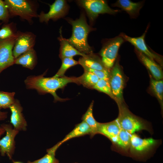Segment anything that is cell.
I'll use <instances>...</instances> for the list:
<instances>
[{"label": "cell", "instance_id": "obj_1", "mask_svg": "<svg viewBox=\"0 0 163 163\" xmlns=\"http://www.w3.org/2000/svg\"><path fill=\"white\" fill-rule=\"evenodd\" d=\"M78 84L77 77L66 76L45 77L43 75L28 77L25 83L28 89H35L40 93H49L53 97L55 101H63L67 100L59 97L56 94L57 90L64 88L70 83Z\"/></svg>", "mask_w": 163, "mask_h": 163}, {"label": "cell", "instance_id": "obj_2", "mask_svg": "<svg viewBox=\"0 0 163 163\" xmlns=\"http://www.w3.org/2000/svg\"><path fill=\"white\" fill-rule=\"evenodd\" d=\"M65 19L72 27V36L67 39L69 43L83 54L93 53L92 48L88 43V37L89 34L96 28L88 24L84 12H82L79 18L75 20L70 18Z\"/></svg>", "mask_w": 163, "mask_h": 163}, {"label": "cell", "instance_id": "obj_3", "mask_svg": "<svg viewBox=\"0 0 163 163\" xmlns=\"http://www.w3.org/2000/svg\"><path fill=\"white\" fill-rule=\"evenodd\" d=\"M119 114L116 119L121 129L131 135L137 131L148 130L147 125L132 113L125 106L118 104Z\"/></svg>", "mask_w": 163, "mask_h": 163}, {"label": "cell", "instance_id": "obj_4", "mask_svg": "<svg viewBox=\"0 0 163 163\" xmlns=\"http://www.w3.org/2000/svg\"><path fill=\"white\" fill-rule=\"evenodd\" d=\"M10 17L18 16L30 24L32 19L38 17L35 6L30 1L26 0H5Z\"/></svg>", "mask_w": 163, "mask_h": 163}, {"label": "cell", "instance_id": "obj_5", "mask_svg": "<svg viewBox=\"0 0 163 163\" xmlns=\"http://www.w3.org/2000/svg\"><path fill=\"white\" fill-rule=\"evenodd\" d=\"M76 2L79 6L85 11L91 24H93L100 14H114L120 11L111 8L104 0H79Z\"/></svg>", "mask_w": 163, "mask_h": 163}, {"label": "cell", "instance_id": "obj_6", "mask_svg": "<svg viewBox=\"0 0 163 163\" xmlns=\"http://www.w3.org/2000/svg\"><path fill=\"white\" fill-rule=\"evenodd\" d=\"M158 142L152 138L143 139L135 133L132 134L129 149L131 156L137 159H143Z\"/></svg>", "mask_w": 163, "mask_h": 163}, {"label": "cell", "instance_id": "obj_7", "mask_svg": "<svg viewBox=\"0 0 163 163\" xmlns=\"http://www.w3.org/2000/svg\"><path fill=\"white\" fill-rule=\"evenodd\" d=\"M124 41L119 36L108 40L103 45L100 52V55L103 65L108 70L113 67L119 48Z\"/></svg>", "mask_w": 163, "mask_h": 163}, {"label": "cell", "instance_id": "obj_8", "mask_svg": "<svg viewBox=\"0 0 163 163\" xmlns=\"http://www.w3.org/2000/svg\"><path fill=\"white\" fill-rule=\"evenodd\" d=\"M19 32L18 31L9 38L0 40V73L14 64L15 59L13 55V49Z\"/></svg>", "mask_w": 163, "mask_h": 163}, {"label": "cell", "instance_id": "obj_9", "mask_svg": "<svg viewBox=\"0 0 163 163\" xmlns=\"http://www.w3.org/2000/svg\"><path fill=\"white\" fill-rule=\"evenodd\" d=\"M49 5L50 10L47 13L42 11L38 15L40 22L47 24L50 19L56 21L63 18L67 14L69 8L67 2L64 0H56Z\"/></svg>", "mask_w": 163, "mask_h": 163}, {"label": "cell", "instance_id": "obj_10", "mask_svg": "<svg viewBox=\"0 0 163 163\" xmlns=\"http://www.w3.org/2000/svg\"><path fill=\"white\" fill-rule=\"evenodd\" d=\"M109 82L112 93L118 104L123 101V77L120 66L116 63L110 73Z\"/></svg>", "mask_w": 163, "mask_h": 163}, {"label": "cell", "instance_id": "obj_11", "mask_svg": "<svg viewBox=\"0 0 163 163\" xmlns=\"http://www.w3.org/2000/svg\"><path fill=\"white\" fill-rule=\"evenodd\" d=\"M1 126L6 132L5 136L0 140V152L2 156L7 155L11 159L15 149V138L19 131L9 124H3Z\"/></svg>", "mask_w": 163, "mask_h": 163}, {"label": "cell", "instance_id": "obj_12", "mask_svg": "<svg viewBox=\"0 0 163 163\" xmlns=\"http://www.w3.org/2000/svg\"><path fill=\"white\" fill-rule=\"evenodd\" d=\"M36 38V35L32 32H19L13 49V55L15 59L33 48L35 43Z\"/></svg>", "mask_w": 163, "mask_h": 163}, {"label": "cell", "instance_id": "obj_13", "mask_svg": "<svg viewBox=\"0 0 163 163\" xmlns=\"http://www.w3.org/2000/svg\"><path fill=\"white\" fill-rule=\"evenodd\" d=\"M148 29L147 27L144 33L140 37H133L126 35L123 33H121L119 36L121 37L124 40L128 41L133 45L136 49L141 52L152 59L162 64V59L161 57L154 52L151 51L146 45L145 38Z\"/></svg>", "mask_w": 163, "mask_h": 163}, {"label": "cell", "instance_id": "obj_14", "mask_svg": "<svg viewBox=\"0 0 163 163\" xmlns=\"http://www.w3.org/2000/svg\"><path fill=\"white\" fill-rule=\"evenodd\" d=\"M9 108L11 112L10 123L14 128L19 131H26L27 123L22 113V107L18 101L15 100Z\"/></svg>", "mask_w": 163, "mask_h": 163}, {"label": "cell", "instance_id": "obj_15", "mask_svg": "<svg viewBox=\"0 0 163 163\" xmlns=\"http://www.w3.org/2000/svg\"><path fill=\"white\" fill-rule=\"evenodd\" d=\"M121 128L117 119L106 123H100L97 134H102L115 144Z\"/></svg>", "mask_w": 163, "mask_h": 163}, {"label": "cell", "instance_id": "obj_16", "mask_svg": "<svg viewBox=\"0 0 163 163\" xmlns=\"http://www.w3.org/2000/svg\"><path fill=\"white\" fill-rule=\"evenodd\" d=\"M91 131L89 127L86 123L82 121L80 123L76 125L72 131L67 134L62 140L53 146L52 148L56 151L62 144L70 139L87 135H89L91 137Z\"/></svg>", "mask_w": 163, "mask_h": 163}, {"label": "cell", "instance_id": "obj_17", "mask_svg": "<svg viewBox=\"0 0 163 163\" xmlns=\"http://www.w3.org/2000/svg\"><path fill=\"white\" fill-rule=\"evenodd\" d=\"M59 32L60 35L58 39L60 45L59 56L61 59L65 58H73L76 55L83 56L85 55L79 52L69 43L66 39L63 37L62 27L59 29Z\"/></svg>", "mask_w": 163, "mask_h": 163}, {"label": "cell", "instance_id": "obj_18", "mask_svg": "<svg viewBox=\"0 0 163 163\" xmlns=\"http://www.w3.org/2000/svg\"><path fill=\"white\" fill-rule=\"evenodd\" d=\"M82 56L78 62L83 68L101 70H108L104 67L101 59L93 53Z\"/></svg>", "mask_w": 163, "mask_h": 163}, {"label": "cell", "instance_id": "obj_19", "mask_svg": "<svg viewBox=\"0 0 163 163\" xmlns=\"http://www.w3.org/2000/svg\"><path fill=\"white\" fill-rule=\"evenodd\" d=\"M140 60L149 70L155 79L161 80L163 77V72L161 67L154 60L136 49Z\"/></svg>", "mask_w": 163, "mask_h": 163}, {"label": "cell", "instance_id": "obj_20", "mask_svg": "<svg viewBox=\"0 0 163 163\" xmlns=\"http://www.w3.org/2000/svg\"><path fill=\"white\" fill-rule=\"evenodd\" d=\"M143 4L142 2H134L129 0H118L113 5L120 8L129 14L131 18H135L139 14Z\"/></svg>", "mask_w": 163, "mask_h": 163}, {"label": "cell", "instance_id": "obj_21", "mask_svg": "<svg viewBox=\"0 0 163 163\" xmlns=\"http://www.w3.org/2000/svg\"><path fill=\"white\" fill-rule=\"evenodd\" d=\"M36 62V53L34 48H32L16 58L14 64L20 65L32 69L35 67Z\"/></svg>", "mask_w": 163, "mask_h": 163}, {"label": "cell", "instance_id": "obj_22", "mask_svg": "<svg viewBox=\"0 0 163 163\" xmlns=\"http://www.w3.org/2000/svg\"><path fill=\"white\" fill-rule=\"evenodd\" d=\"M94 102L92 101L87 111L83 115L82 120L86 123L90 128L92 134L91 138L97 134L100 123L94 119L93 114Z\"/></svg>", "mask_w": 163, "mask_h": 163}, {"label": "cell", "instance_id": "obj_23", "mask_svg": "<svg viewBox=\"0 0 163 163\" xmlns=\"http://www.w3.org/2000/svg\"><path fill=\"white\" fill-rule=\"evenodd\" d=\"M84 71L81 76L77 77L78 84H82L88 88H92L99 79L92 72L86 70Z\"/></svg>", "mask_w": 163, "mask_h": 163}, {"label": "cell", "instance_id": "obj_24", "mask_svg": "<svg viewBox=\"0 0 163 163\" xmlns=\"http://www.w3.org/2000/svg\"><path fill=\"white\" fill-rule=\"evenodd\" d=\"M131 135L126 131L121 129L115 144L123 151L127 152L130 148Z\"/></svg>", "mask_w": 163, "mask_h": 163}, {"label": "cell", "instance_id": "obj_25", "mask_svg": "<svg viewBox=\"0 0 163 163\" xmlns=\"http://www.w3.org/2000/svg\"><path fill=\"white\" fill-rule=\"evenodd\" d=\"M61 66L56 73L53 76L55 77L64 76L66 71L70 67L79 64L78 61L74 59L73 58H65L61 59Z\"/></svg>", "mask_w": 163, "mask_h": 163}, {"label": "cell", "instance_id": "obj_26", "mask_svg": "<svg viewBox=\"0 0 163 163\" xmlns=\"http://www.w3.org/2000/svg\"><path fill=\"white\" fill-rule=\"evenodd\" d=\"M150 86L157 97L162 103L163 99V81L162 80H157L151 75Z\"/></svg>", "mask_w": 163, "mask_h": 163}, {"label": "cell", "instance_id": "obj_27", "mask_svg": "<svg viewBox=\"0 0 163 163\" xmlns=\"http://www.w3.org/2000/svg\"><path fill=\"white\" fill-rule=\"evenodd\" d=\"M92 88L103 92L116 100V98L112 94L109 80L99 79Z\"/></svg>", "mask_w": 163, "mask_h": 163}, {"label": "cell", "instance_id": "obj_28", "mask_svg": "<svg viewBox=\"0 0 163 163\" xmlns=\"http://www.w3.org/2000/svg\"><path fill=\"white\" fill-rule=\"evenodd\" d=\"M14 94V92H0V108H9L15 101Z\"/></svg>", "mask_w": 163, "mask_h": 163}, {"label": "cell", "instance_id": "obj_29", "mask_svg": "<svg viewBox=\"0 0 163 163\" xmlns=\"http://www.w3.org/2000/svg\"><path fill=\"white\" fill-rule=\"evenodd\" d=\"M47 154L42 158L28 163H59V161L55 157L56 152L47 150Z\"/></svg>", "mask_w": 163, "mask_h": 163}, {"label": "cell", "instance_id": "obj_30", "mask_svg": "<svg viewBox=\"0 0 163 163\" xmlns=\"http://www.w3.org/2000/svg\"><path fill=\"white\" fill-rule=\"evenodd\" d=\"M16 33H14L11 24L5 25L0 30V40H4L9 38Z\"/></svg>", "mask_w": 163, "mask_h": 163}, {"label": "cell", "instance_id": "obj_31", "mask_svg": "<svg viewBox=\"0 0 163 163\" xmlns=\"http://www.w3.org/2000/svg\"><path fill=\"white\" fill-rule=\"evenodd\" d=\"M84 70H86L94 73L99 79H103L109 81L110 72L109 70H97L90 69L87 68H83Z\"/></svg>", "mask_w": 163, "mask_h": 163}, {"label": "cell", "instance_id": "obj_32", "mask_svg": "<svg viewBox=\"0 0 163 163\" xmlns=\"http://www.w3.org/2000/svg\"><path fill=\"white\" fill-rule=\"evenodd\" d=\"M10 17L8 10L4 1L0 0V21L7 22Z\"/></svg>", "mask_w": 163, "mask_h": 163}, {"label": "cell", "instance_id": "obj_33", "mask_svg": "<svg viewBox=\"0 0 163 163\" xmlns=\"http://www.w3.org/2000/svg\"><path fill=\"white\" fill-rule=\"evenodd\" d=\"M1 108H0V120H4L7 117L6 113L1 111Z\"/></svg>", "mask_w": 163, "mask_h": 163}, {"label": "cell", "instance_id": "obj_34", "mask_svg": "<svg viewBox=\"0 0 163 163\" xmlns=\"http://www.w3.org/2000/svg\"><path fill=\"white\" fill-rule=\"evenodd\" d=\"M5 132L4 129L1 126L0 127V136Z\"/></svg>", "mask_w": 163, "mask_h": 163}, {"label": "cell", "instance_id": "obj_35", "mask_svg": "<svg viewBox=\"0 0 163 163\" xmlns=\"http://www.w3.org/2000/svg\"><path fill=\"white\" fill-rule=\"evenodd\" d=\"M13 163H22L20 162H19V161H15V162H14Z\"/></svg>", "mask_w": 163, "mask_h": 163}, {"label": "cell", "instance_id": "obj_36", "mask_svg": "<svg viewBox=\"0 0 163 163\" xmlns=\"http://www.w3.org/2000/svg\"></svg>", "mask_w": 163, "mask_h": 163}, {"label": "cell", "instance_id": "obj_37", "mask_svg": "<svg viewBox=\"0 0 163 163\" xmlns=\"http://www.w3.org/2000/svg\"></svg>", "mask_w": 163, "mask_h": 163}]
</instances>
